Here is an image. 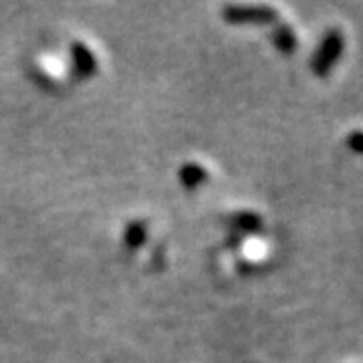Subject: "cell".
Instances as JSON below:
<instances>
[{"instance_id":"cell-2","label":"cell","mask_w":363,"mask_h":363,"mask_svg":"<svg viewBox=\"0 0 363 363\" xmlns=\"http://www.w3.org/2000/svg\"><path fill=\"white\" fill-rule=\"evenodd\" d=\"M351 147L355 150V152H363V133L362 131H355L353 135H351Z\"/></svg>"},{"instance_id":"cell-1","label":"cell","mask_w":363,"mask_h":363,"mask_svg":"<svg viewBox=\"0 0 363 363\" xmlns=\"http://www.w3.org/2000/svg\"><path fill=\"white\" fill-rule=\"evenodd\" d=\"M339 55H341V35H329V39L325 40V45L321 47V52L317 55V59H315V69L319 71V73H325L331 63L337 59Z\"/></svg>"}]
</instances>
